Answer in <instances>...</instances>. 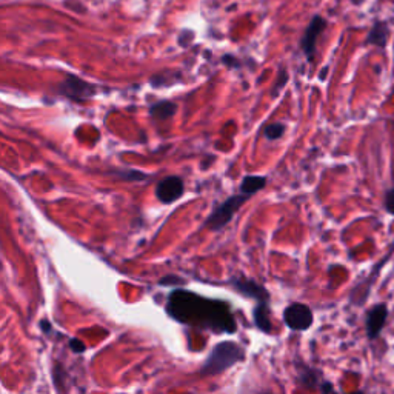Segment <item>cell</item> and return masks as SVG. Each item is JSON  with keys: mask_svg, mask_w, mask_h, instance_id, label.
<instances>
[{"mask_svg": "<svg viewBox=\"0 0 394 394\" xmlns=\"http://www.w3.org/2000/svg\"><path fill=\"white\" fill-rule=\"evenodd\" d=\"M176 110H178V105L173 104L171 100H161V102L149 106V114L157 121H166L174 116Z\"/></svg>", "mask_w": 394, "mask_h": 394, "instance_id": "cell-12", "label": "cell"}, {"mask_svg": "<svg viewBox=\"0 0 394 394\" xmlns=\"http://www.w3.org/2000/svg\"><path fill=\"white\" fill-rule=\"evenodd\" d=\"M283 131H285V127L282 123H271L265 128V136L268 139L276 140V139H279L282 136Z\"/></svg>", "mask_w": 394, "mask_h": 394, "instance_id": "cell-15", "label": "cell"}, {"mask_svg": "<svg viewBox=\"0 0 394 394\" xmlns=\"http://www.w3.org/2000/svg\"><path fill=\"white\" fill-rule=\"evenodd\" d=\"M321 391L322 393H330V391H334V387L330 383V382H322L321 385Z\"/></svg>", "mask_w": 394, "mask_h": 394, "instance_id": "cell-21", "label": "cell"}, {"mask_svg": "<svg viewBox=\"0 0 394 394\" xmlns=\"http://www.w3.org/2000/svg\"><path fill=\"white\" fill-rule=\"evenodd\" d=\"M383 208H385V211H387V214L394 217V187L385 192Z\"/></svg>", "mask_w": 394, "mask_h": 394, "instance_id": "cell-17", "label": "cell"}, {"mask_svg": "<svg viewBox=\"0 0 394 394\" xmlns=\"http://www.w3.org/2000/svg\"><path fill=\"white\" fill-rule=\"evenodd\" d=\"M231 287L240 293L242 296L254 299L257 302H270V293L265 287L248 278H234L231 279Z\"/></svg>", "mask_w": 394, "mask_h": 394, "instance_id": "cell-8", "label": "cell"}, {"mask_svg": "<svg viewBox=\"0 0 394 394\" xmlns=\"http://www.w3.org/2000/svg\"><path fill=\"white\" fill-rule=\"evenodd\" d=\"M325 28H326V22L324 18H321V16H316V18H313V20L308 25L305 36L302 39V49H304V53L308 57L309 62H313L316 54L317 39H319Z\"/></svg>", "mask_w": 394, "mask_h": 394, "instance_id": "cell-9", "label": "cell"}, {"mask_svg": "<svg viewBox=\"0 0 394 394\" xmlns=\"http://www.w3.org/2000/svg\"><path fill=\"white\" fill-rule=\"evenodd\" d=\"M265 185H266V178H264V176H247L240 183V192L253 196L259 190L265 188Z\"/></svg>", "mask_w": 394, "mask_h": 394, "instance_id": "cell-13", "label": "cell"}, {"mask_svg": "<svg viewBox=\"0 0 394 394\" xmlns=\"http://www.w3.org/2000/svg\"><path fill=\"white\" fill-rule=\"evenodd\" d=\"M393 253H394V242L390 245L388 253L385 254L379 262H376L373 265V268L370 270V274L365 276L362 281H359L353 287V290H351V293H350V302L355 307H364L367 302H368V299H370V295H371V291H373L376 279L379 278L382 268L391 261Z\"/></svg>", "mask_w": 394, "mask_h": 394, "instance_id": "cell-2", "label": "cell"}, {"mask_svg": "<svg viewBox=\"0 0 394 394\" xmlns=\"http://www.w3.org/2000/svg\"><path fill=\"white\" fill-rule=\"evenodd\" d=\"M270 302H257L256 308L253 312L256 326L264 333L271 331V321H270V308H268Z\"/></svg>", "mask_w": 394, "mask_h": 394, "instance_id": "cell-11", "label": "cell"}, {"mask_svg": "<svg viewBox=\"0 0 394 394\" xmlns=\"http://www.w3.org/2000/svg\"><path fill=\"white\" fill-rule=\"evenodd\" d=\"M119 176L121 179L123 180H127V182H142V180H145L148 176L145 173H140V171H134V170H130V171H121V173H114Z\"/></svg>", "mask_w": 394, "mask_h": 394, "instance_id": "cell-14", "label": "cell"}, {"mask_svg": "<svg viewBox=\"0 0 394 394\" xmlns=\"http://www.w3.org/2000/svg\"><path fill=\"white\" fill-rule=\"evenodd\" d=\"M250 195L245 192H240L238 196H231L222 202V205L217 207L214 211L208 216V219L205 222V226H208L211 231H219L223 226L228 225L231 219L239 211V208L244 205L247 200L250 199Z\"/></svg>", "mask_w": 394, "mask_h": 394, "instance_id": "cell-3", "label": "cell"}, {"mask_svg": "<svg viewBox=\"0 0 394 394\" xmlns=\"http://www.w3.org/2000/svg\"><path fill=\"white\" fill-rule=\"evenodd\" d=\"M351 2H353L355 5H360V4H362V2H364V0H351Z\"/></svg>", "mask_w": 394, "mask_h": 394, "instance_id": "cell-23", "label": "cell"}, {"mask_svg": "<svg viewBox=\"0 0 394 394\" xmlns=\"http://www.w3.org/2000/svg\"><path fill=\"white\" fill-rule=\"evenodd\" d=\"M245 359V350L240 345H238L236 342H221L214 345L211 350V353L207 357L205 364L202 365V370L200 374L204 376H214L223 373L228 368L234 367L239 362H244Z\"/></svg>", "mask_w": 394, "mask_h": 394, "instance_id": "cell-1", "label": "cell"}, {"mask_svg": "<svg viewBox=\"0 0 394 394\" xmlns=\"http://www.w3.org/2000/svg\"><path fill=\"white\" fill-rule=\"evenodd\" d=\"M183 191H185V185L179 176H168L157 183L156 197L162 204H173L183 195Z\"/></svg>", "mask_w": 394, "mask_h": 394, "instance_id": "cell-7", "label": "cell"}, {"mask_svg": "<svg viewBox=\"0 0 394 394\" xmlns=\"http://www.w3.org/2000/svg\"><path fill=\"white\" fill-rule=\"evenodd\" d=\"M70 348L74 351V353H83L87 350V347L83 345V342H80L79 339H71L70 340Z\"/></svg>", "mask_w": 394, "mask_h": 394, "instance_id": "cell-20", "label": "cell"}, {"mask_svg": "<svg viewBox=\"0 0 394 394\" xmlns=\"http://www.w3.org/2000/svg\"><path fill=\"white\" fill-rule=\"evenodd\" d=\"M161 285H182V283H185V281L178 278V276H166V278L161 279V282H159Z\"/></svg>", "mask_w": 394, "mask_h": 394, "instance_id": "cell-19", "label": "cell"}, {"mask_svg": "<svg viewBox=\"0 0 394 394\" xmlns=\"http://www.w3.org/2000/svg\"><path fill=\"white\" fill-rule=\"evenodd\" d=\"M283 321L293 331H305L313 325L314 316L312 308L305 304H291L283 312Z\"/></svg>", "mask_w": 394, "mask_h": 394, "instance_id": "cell-4", "label": "cell"}, {"mask_svg": "<svg viewBox=\"0 0 394 394\" xmlns=\"http://www.w3.org/2000/svg\"><path fill=\"white\" fill-rule=\"evenodd\" d=\"M61 94L68 97L71 100H78V102H83L93 96L97 94V88L93 83H88L82 80L78 75L68 74L65 80L61 83Z\"/></svg>", "mask_w": 394, "mask_h": 394, "instance_id": "cell-5", "label": "cell"}, {"mask_svg": "<svg viewBox=\"0 0 394 394\" xmlns=\"http://www.w3.org/2000/svg\"><path fill=\"white\" fill-rule=\"evenodd\" d=\"M287 79H288L287 73H282V74L279 75V80H278V83H276L274 88H273V91H271V96H273V97H278V96H279V91L283 88L285 83H287Z\"/></svg>", "mask_w": 394, "mask_h": 394, "instance_id": "cell-18", "label": "cell"}, {"mask_svg": "<svg viewBox=\"0 0 394 394\" xmlns=\"http://www.w3.org/2000/svg\"><path fill=\"white\" fill-rule=\"evenodd\" d=\"M40 328L48 334L49 331H51V325H49L47 321H42V322H40Z\"/></svg>", "mask_w": 394, "mask_h": 394, "instance_id": "cell-22", "label": "cell"}, {"mask_svg": "<svg viewBox=\"0 0 394 394\" xmlns=\"http://www.w3.org/2000/svg\"><path fill=\"white\" fill-rule=\"evenodd\" d=\"M390 309L388 305L383 304H374L371 308L367 309L365 313V333L368 340L379 339L382 330L387 325Z\"/></svg>", "mask_w": 394, "mask_h": 394, "instance_id": "cell-6", "label": "cell"}, {"mask_svg": "<svg viewBox=\"0 0 394 394\" xmlns=\"http://www.w3.org/2000/svg\"><path fill=\"white\" fill-rule=\"evenodd\" d=\"M388 37H390L388 22L376 20L365 39V45H373V47L383 49L388 45Z\"/></svg>", "mask_w": 394, "mask_h": 394, "instance_id": "cell-10", "label": "cell"}, {"mask_svg": "<svg viewBox=\"0 0 394 394\" xmlns=\"http://www.w3.org/2000/svg\"><path fill=\"white\" fill-rule=\"evenodd\" d=\"M299 379L302 383L307 385V387H309V388H314L317 385V374L313 370H309V368L304 370V373L300 374Z\"/></svg>", "mask_w": 394, "mask_h": 394, "instance_id": "cell-16", "label": "cell"}]
</instances>
